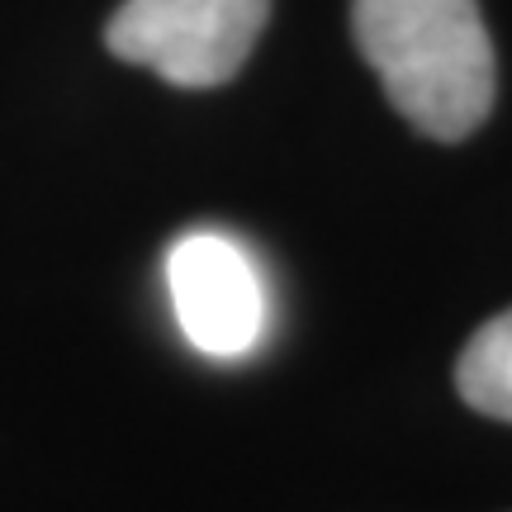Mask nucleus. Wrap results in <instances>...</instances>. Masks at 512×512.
<instances>
[{
  "instance_id": "obj_1",
  "label": "nucleus",
  "mask_w": 512,
  "mask_h": 512,
  "mask_svg": "<svg viewBox=\"0 0 512 512\" xmlns=\"http://www.w3.org/2000/svg\"><path fill=\"white\" fill-rule=\"evenodd\" d=\"M351 34L418 133L460 143L489 119L498 67L479 0H351Z\"/></svg>"
},
{
  "instance_id": "obj_2",
  "label": "nucleus",
  "mask_w": 512,
  "mask_h": 512,
  "mask_svg": "<svg viewBox=\"0 0 512 512\" xmlns=\"http://www.w3.org/2000/svg\"><path fill=\"white\" fill-rule=\"evenodd\" d=\"M271 19V0H119L105 43L181 91H209L242 72Z\"/></svg>"
},
{
  "instance_id": "obj_3",
  "label": "nucleus",
  "mask_w": 512,
  "mask_h": 512,
  "mask_svg": "<svg viewBox=\"0 0 512 512\" xmlns=\"http://www.w3.org/2000/svg\"><path fill=\"white\" fill-rule=\"evenodd\" d=\"M166 299L185 342L214 361L252 356L266 332V280L256 256L219 228L181 233L166 252Z\"/></svg>"
},
{
  "instance_id": "obj_4",
  "label": "nucleus",
  "mask_w": 512,
  "mask_h": 512,
  "mask_svg": "<svg viewBox=\"0 0 512 512\" xmlns=\"http://www.w3.org/2000/svg\"><path fill=\"white\" fill-rule=\"evenodd\" d=\"M460 399L489 413L498 422H512V309L489 318L460 351L456 366Z\"/></svg>"
}]
</instances>
